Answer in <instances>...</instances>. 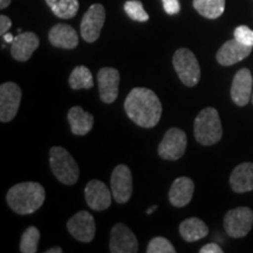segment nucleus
Returning a JSON list of instances; mask_svg holds the SVG:
<instances>
[{
  "label": "nucleus",
  "instance_id": "8",
  "mask_svg": "<svg viewBox=\"0 0 253 253\" xmlns=\"http://www.w3.org/2000/svg\"><path fill=\"white\" fill-rule=\"evenodd\" d=\"M21 96L20 87L14 82H5L0 86V121L9 122L15 118Z\"/></svg>",
  "mask_w": 253,
  "mask_h": 253
},
{
  "label": "nucleus",
  "instance_id": "27",
  "mask_svg": "<svg viewBox=\"0 0 253 253\" xmlns=\"http://www.w3.org/2000/svg\"><path fill=\"white\" fill-rule=\"evenodd\" d=\"M125 11L128 14V17L135 21H140V23H145L149 19L143 5L140 0H129L125 4Z\"/></svg>",
  "mask_w": 253,
  "mask_h": 253
},
{
  "label": "nucleus",
  "instance_id": "14",
  "mask_svg": "<svg viewBox=\"0 0 253 253\" xmlns=\"http://www.w3.org/2000/svg\"><path fill=\"white\" fill-rule=\"evenodd\" d=\"M84 197H86L87 205L91 210L103 211L107 210L112 204L113 194L103 182L93 179L86 185Z\"/></svg>",
  "mask_w": 253,
  "mask_h": 253
},
{
  "label": "nucleus",
  "instance_id": "12",
  "mask_svg": "<svg viewBox=\"0 0 253 253\" xmlns=\"http://www.w3.org/2000/svg\"><path fill=\"white\" fill-rule=\"evenodd\" d=\"M109 250L112 253H136L138 251V242L128 226L116 224L110 235Z\"/></svg>",
  "mask_w": 253,
  "mask_h": 253
},
{
  "label": "nucleus",
  "instance_id": "30",
  "mask_svg": "<svg viewBox=\"0 0 253 253\" xmlns=\"http://www.w3.org/2000/svg\"><path fill=\"white\" fill-rule=\"evenodd\" d=\"M162 1L164 9L169 15L177 14L181 11V4H179L178 0H162Z\"/></svg>",
  "mask_w": 253,
  "mask_h": 253
},
{
  "label": "nucleus",
  "instance_id": "4",
  "mask_svg": "<svg viewBox=\"0 0 253 253\" xmlns=\"http://www.w3.org/2000/svg\"><path fill=\"white\" fill-rule=\"evenodd\" d=\"M49 164L54 176L63 184L74 185L80 176L78 163L65 148L53 147L49 151Z\"/></svg>",
  "mask_w": 253,
  "mask_h": 253
},
{
  "label": "nucleus",
  "instance_id": "5",
  "mask_svg": "<svg viewBox=\"0 0 253 253\" xmlns=\"http://www.w3.org/2000/svg\"><path fill=\"white\" fill-rule=\"evenodd\" d=\"M172 65L179 80L185 86L194 87L198 84L201 79V67L197 58L191 50L188 48L177 49L173 54Z\"/></svg>",
  "mask_w": 253,
  "mask_h": 253
},
{
  "label": "nucleus",
  "instance_id": "11",
  "mask_svg": "<svg viewBox=\"0 0 253 253\" xmlns=\"http://www.w3.org/2000/svg\"><path fill=\"white\" fill-rule=\"evenodd\" d=\"M68 232L82 243H90L96 232L94 217L88 211H80L75 213L67 221Z\"/></svg>",
  "mask_w": 253,
  "mask_h": 253
},
{
  "label": "nucleus",
  "instance_id": "15",
  "mask_svg": "<svg viewBox=\"0 0 253 253\" xmlns=\"http://www.w3.org/2000/svg\"><path fill=\"white\" fill-rule=\"evenodd\" d=\"M252 75L248 68L237 72L231 86V99L237 106L244 107L249 103L252 93Z\"/></svg>",
  "mask_w": 253,
  "mask_h": 253
},
{
  "label": "nucleus",
  "instance_id": "1",
  "mask_svg": "<svg viewBox=\"0 0 253 253\" xmlns=\"http://www.w3.org/2000/svg\"><path fill=\"white\" fill-rule=\"evenodd\" d=\"M125 110L128 118L137 126L153 128L161 120L162 104L153 90L137 87L126 96Z\"/></svg>",
  "mask_w": 253,
  "mask_h": 253
},
{
  "label": "nucleus",
  "instance_id": "28",
  "mask_svg": "<svg viewBox=\"0 0 253 253\" xmlns=\"http://www.w3.org/2000/svg\"><path fill=\"white\" fill-rule=\"evenodd\" d=\"M148 253H175L176 249L167 238L156 237L153 238L148 244Z\"/></svg>",
  "mask_w": 253,
  "mask_h": 253
},
{
  "label": "nucleus",
  "instance_id": "18",
  "mask_svg": "<svg viewBox=\"0 0 253 253\" xmlns=\"http://www.w3.org/2000/svg\"><path fill=\"white\" fill-rule=\"evenodd\" d=\"M195 191V184L189 177H178L169 190V201L173 207L184 208L191 202Z\"/></svg>",
  "mask_w": 253,
  "mask_h": 253
},
{
  "label": "nucleus",
  "instance_id": "34",
  "mask_svg": "<svg viewBox=\"0 0 253 253\" xmlns=\"http://www.w3.org/2000/svg\"><path fill=\"white\" fill-rule=\"evenodd\" d=\"M9 4H11V0H0V8L4 9L8 7Z\"/></svg>",
  "mask_w": 253,
  "mask_h": 253
},
{
  "label": "nucleus",
  "instance_id": "29",
  "mask_svg": "<svg viewBox=\"0 0 253 253\" xmlns=\"http://www.w3.org/2000/svg\"><path fill=\"white\" fill-rule=\"evenodd\" d=\"M235 39L242 42L243 45L253 47V31L250 30L248 26H238L235 30Z\"/></svg>",
  "mask_w": 253,
  "mask_h": 253
},
{
  "label": "nucleus",
  "instance_id": "13",
  "mask_svg": "<svg viewBox=\"0 0 253 253\" xmlns=\"http://www.w3.org/2000/svg\"><path fill=\"white\" fill-rule=\"evenodd\" d=\"M100 99L104 103H113L118 99L120 73L112 67H103L97 73Z\"/></svg>",
  "mask_w": 253,
  "mask_h": 253
},
{
  "label": "nucleus",
  "instance_id": "32",
  "mask_svg": "<svg viewBox=\"0 0 253 253\" xmlns=\"http://www.w3.org/2000/svg\"><path fill=\"white\" fill-rule=\"evenodd\" d=\"M201 253H223V250L220 249V246L214 243H210V244L204 245L203 248L199 250Z\"/></svg>",
  "mask_w": 253,
  "mask_h": 253
},
{
  "label": "nucleus",
  "instance_id": "10",
  "mask_svg": "<svg viewBox=\"0 0 253 253\" xmlns=\"http://www.w3.org/2000/svg\"><path fill=\"white\" fill-rule=\"evenodd\" d=\"M113 197L120 204L126 203L132 195L131 171L125 164H120L114 169L110 178Z\"/></svg>",
  "mask_w": 253,
  "mask_h": 253
},
{
  "label": "nucleus",
  "instance_id": "9",
  "mask_svg": "<svg viewBox=\"0 0 253 253\" xmlns=\"http://www.w3.org/2000/svg\"><path fill=\"white\" fill-rule=\"evenodd\" d=\"M106 20V9L101 4L91 5L81 21V37L87 42H95L99 39Z\"/></svg>",
  "mask_w": 253,
  "mask_h": 253
},
{
  "label": "nucleus",
  "instance_id": "37",
  "mask_svg": "<svg viewBox=\"0 0 253 253\" xmlns=\"http://www.w3.org/2000/svg\"><path fill=\"white\" fill-rule=\"evenodd\" d=\"M252 103H253V95H252Z\"/></svg>",
  "mask_w": 253,
  "mask_h": 253
},
{
  "label": "nucleus",
  "instance_id": "6",
  "mask_svg": "<svg viewBox=\"0 0 253 253\" xmlns=\"http://www.w3.org/2000/svg\"><path fill=\"white\" fill-rule=\"evenodd\" d=\"M253 211L250 208L240 207L230 210L224 217V227L231 238H242L251 231Z\"/></svg>",
  "mask_w": 253,
  "mask_h": 253
},
{
  "label": "nucleus",
  "instance_id": "19",
  "mask_svg": "<svg viewBox=\"0 0 253 253\" xmlns=\"http://www.w3.org/2000/svg\"><path fill=\"white\" fill-rule=\"evenodd\" d=\"M48 39L53 46L62 49H73L79 43L77 31L66 24H58L50 28Z\"/></svg>",
  "mask_w": 253,
  "mask_h": 253
},
{
  "label": "nucleus",
  "instance_id": "3",
  "mask_svg": "<svg viewBox=\"0 0 253 253\" xmlns=\"http://www.w3.org/2000/svg\"><path fill=\"white\" fill-rule=\"evenodd\" d=\"M195 138L202 145H212L220 141L223 128L219 114L212 107H208L198 114L194 125Z\"/></svg>",
  "mask_w": 253,
  "mask_h": 253
},
{
  "label": "nucleus",
  "instance_id": "23",
  "mask_svg": "<svg viewBox=\"0 0 253 253\" xmlns=\"http://www.w3.org/2000/svg\"><path fill=\"white\" fill-rule=\"evenodd\" d=\"M194 7L208 19H217L224 13L225 0H194Z\"/></svg>",
  "mask_w": 253,
  "mask_h": 253
},
{
  "label": "nucleus",
  "instance_id": "17",
  "mask_svg": "<svg viewBox=\"0 0 253 253\" xmlns=\"http://www.w3.org/2000/svg\"><path fill=\"white\" fill-rule=\"evenodd\" d=\"M40 40L36 33L25 32L14 38L11 47V54L17 61H27L39 47Z\"/></svg>",
  "mask_w": 253,
  "mask_h": 253
},
{
  "label": "nucleus",
  "instance_id": "31",
  "mask_svg": "<svg viewBox=\"0 0 253 253\" xmlns=\"http://www.w3.org/2000/svg\"><path fill=\"white\" fill-rule=\"evenodd\" d=\"M11 26H12L11 19L2 14L1 17H0V34L4 36V34L7 33V31L11 28Z\"/></svg>",
  "mask_w": 253,
  "mask_h": 253
},
{
  "label": "nucleus",
  "instance_id": "20",
  "mask_svg": "<svg viewBox=\"0 0 253 253\" xmlns=\"http://www.w3.org/2000/svg\"><path fill=\"white\" fill-rule=\"evenodd\" d=\"M230 185L235 192L244 194L253 190V163H242L235 168L230 177Z\"/></svg>",
  "mask_w": 253,
  "mask_h": 253
},
{
  "label": "nucleus",
  "instance_id": "36",
  "mask_svg": "<svg viewBox=\"0 0 253 253\" xmlns=\"http://www.w3.org/2000/svg\"><path fill=\"white\" fill-rule=\"evenodd\" d=\"M156 209H157V207H156V205H154V207H151V208H149V209H148L147 213H148V214H150L151 212H154V211H155V210H156Z\"/></svg>",
  "mask_w": 253,
  "mask_h": 253
},
{
  "label": "nucleus",
  "instance_id": "21",
  "mask_svg": "<svg viewBox=\"0 0 253 253\" xmlns=\"http://www.w3.org/2000/svg\"><path fill=\"white\" fill-rule=\"evenodd\" d=\"M68 122L73 134L84 136L93 129L94 116L90 113L84 112L81 107L75 106L69 109Z\"/></svg>",
  "mask_w": 253,
  "mask_h": 253
},
{
  "label": "nucleus",
  "instance_id": "16",
  "mask_svg": "<svg viewBox=\"0 0 253 253\" xmlns=\"http://www.w3.org/2000/svg\"><path fill=\"white\" fill-rule=\"evenodd\" d=\"M252 47L243 45L238 40L226 41L217 52V61L221 66H231L242 61L251 54Z\"/></svg>",
  "mask_w": 253,
  "mask_h": 253
},
{
  "label": "nucleus",
  "instance_id": "24",
  "mask_svg": "<svg viewBox=\"0 0 253 253\" xmlns=\"http://www.w3.org/2000/svg\"><path fill=\"white\" fill-rule=\"evenodd\" d=\"M47 5L56 17L71 19L79 11V0H46Z\"/></svg>",
  "mask_w": 253,
  "mask_h": 253
},
{
  "label": "nucleus",
  "instance_id": "26",
  "mask_svg": "<svg viewBox=\"0 0 253 253\" xmlns=\"http://www.w3.org/2000/svg\"><path fill=\"white\" fill-rule=\"evenodd\" d=\"M40 240V232L36 226L27 227L21 236L20 251L23 253H36Z\"/></svg>",
  "mask_w": 253,
  "mask_h": 253
},
{
  "label": "nucleus",
  "instance_id": "2",
  "mask_svg": "<svg viewBox=\"0 0 253 253\" xmlns=\"http://www.w3.org/2000/svg\"><path fill=\"white\" fill-rule=\"evenodd\" d=\"M46 198L43 186L37 182H24L8 190L6 201L8 207L18 214H30L42 207Z\"/></svg>",
  "mask_w": 253,
  "mask_h": 253
},
{
  "label": "nucleus",
  "instance_id": "22",
  "mask_svg": "<svg viewBox=\"0 0 253 253\" xmlns=\"http://www.w3.org/2000/svg\"><path fill=\"white\" fill-rule=\"evenodd\" d=\"M209 229L207 224L196 217L183 220L179 225V235L186 242H197L207 237Z\"/></svg>",
  "mask_w": 253,
  "mask_h": 253
},
{
  "label": "nucleus",
  "instance_id": "35",
  "mask_svg": "<svg viewBox=\"0 0 253 253\" xmlns=\"http://www.w3.org/2000/svg\"><path fill=\"white\" fill-rule=\"evenodd\" d=\"M46 253H62V249L61 248H53L47 250Z\"/></svg>",
  "mask_w": 253,
  "mask_h": 253
},
{
  "label": "nucleus",
  "instance_id": "7",
  "mask_svg": "<svg viewBox=\"0 0 253 253\" xmlns=\"http://www.w3.org/2000/svg\"><path fill=\"white\" fill-rule=\"evenodd\" d=\"M186 144L188 138L185 132L179 128H171L166 132L158 145V155L166 161H177L184 155Z\"/></svg>",
  "mask_w": 253,
  "mask_h": 253
},
{
  "label": "nucleus",
  "instance_id": "33",
  "mask_svg": "<svg viewBox=\"0 0 253 253\" xmlns=\"http://www.w3.org/2000/svg\"><path fill=\"white\" fill-rule=\"evenodd\" d=\"M4 40H5V42H13V40H14V37L12 36L11 33H6V34H4Z\"/></svg>",
  "mask_w": 253,
  "mask_h": 253
},
{
  "label": "nucleus",
  "instance_id": "25",
  "mask_svg": "<svg viewBox=\"0 0 253 253\" xmlns=\"http://www.w3.org/2000/svg\"><path fill=\"white\" fill-rule=\"evenodd\" d=\"M69 86L72 89H89L94 86L93 75L86 66H78L73 69L69 77Z\"/></svg>",
  "mask_w": 253,
  "mask_h": 253
}]
</instances>
